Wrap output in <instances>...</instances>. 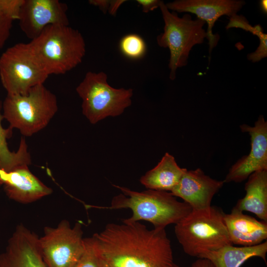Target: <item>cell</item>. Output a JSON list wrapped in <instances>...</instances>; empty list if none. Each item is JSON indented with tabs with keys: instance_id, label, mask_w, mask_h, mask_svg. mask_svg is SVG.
Wrapping results in <instances>:
<instances>
[{
	"instance_id": "cell-25",
	"label": "cell",
	"mask_w": 267,
	"mask_h": 267,
	"mask_svg": "<svg viewBox=\"0 0 267 267\" xmlns=\"http://www.w3.org/2000/svg\"><path fill=\"white\" fill-rule=\"evenodd\" d=\"M13 21L0 9V49L10 35Z\"/></svg>"
},
{
	"instance_id": "cell-22",
	"label": "cell",
	"mask_w": 267,
	"mask_h": 267,
	"mask_svg": "<svg viewBox=\"0 0 267 267\" xmlns=\"http://www.w3.org/2000/svg\"><path fill=\"white\" fill-rule=\"evenodd\" d=\"M74 267H105L92 235L84 238V250Z\"/></svg>"
},
{
	"instance_id": "cell-17",
	"label": "cell",
	"mask_w": 267,
	"mask_h": 267,
	"mask_svg": "<svg viewBox=\"0 0 267 267\" xmlns=\"http://www.w3.org/2000/svg\"><path fill=\"white\" fill-rule=\"evenodd\" d=\"M245 190V196L234 208L241 212H251L267 222V170L258 171L249 176Z\"/></svg>"
},
{
	"instance_id": "cell-10",
	"label": "cell",
	"mask_w": 267,
	"mask_h": 267,
	"mask_svg": "<svg viewBox=\"0 0 267 267\" xmlns=\"http://www.w3.org/2000/svg\"><path fill=\"white\" fill-rule=\"evenodd\" d=\"M67 9L58 0H24L18 20L20 28L32 40L49 25H69Z\"/></svg>"
},
{
	"instance_id": "cell-4",
	"label": "cell",
	"mask_w": 267,
	"mask_h": 267,
	"mask_svg": "<svg viewBox=\"0 0 267 267\" xmlns=\"http://www.w3.org/2000/svg\"><path fill=\"white\" fill-rule=\"evenodd\" d=\"M224 213L210 206L194 210L175 226L176 237L184 252L199 257L207 252L232 245L224 220Z\"/></svg>"
},
{
	"instance_id": "cell-12",
	"label": "cell",
	"mask_w": 267,
	"mask_h": 267,
	"mask_svg": "<svg viewBox=\"0 0 267 267\" xmlns=\"http://www.w3.org/2000/svg\"><path fill=\"white\" fill-rule=\"evenodd\" d=\"M170 10L192 13L207 24L209 54L218 42L219 36L213 33L215 22L221 16L235 15L245 4L242 0H176L165 3Z\"/></svg>"
},
{
	"instance_id": "cell-6",
	"label": "cell",
	"mask_w": 267,
	"mask_h": 267,
	"mask_svg": "<svg viewBox=\"0 0 267 267\" xmlns=\"http://www.w3.org/2000/svg\"><path fill=\"white\" fill-rule=\"evenodd\" d=\"M159 8L164 27L163 32L157 37V43L159 46L169 49V78L174 80L177 70L187 64L192 47L207 39V31L204 28L206 22L198 18L193 19L189 13L179 17L177 12H171L163 1Z\"/></svg>"
},
{
	"instance_id": "cell-26",
	"label": "cell",
	"mask_w": 267,
	"mask_h": 267,
	"mask_svg": "<svg viewBox=\"0 0 267 267\" xmlns=\"http://www.w3.org/2000/svg\"><path fill=\"white\" fill-rule=\"evenodd\" d=\"M259 38L260 44L257 49L247 55L248 59L253 62H259L267 56V35L264 33Z\"/></svg>"
},
{
	"instance_id": "cell-31",
	"label": "cell",
	"mask_w": 267,
	"mask_h": 267,
	"mask_svg": "<svg viewBox=\"0 0 267 267\" xmlns=\"http://www.w3.org/2000/svg\"><path fill=\"white\" fill-rule=\"evenodd\" d=\"M260 6L261 10L265 13H267V0H262L260 2Z\"/></svg>"
},
{
	"instance_id": "cell-16",
	"label": "cell",
	"mask_w": 267,
	"mask_h": 267,
	"mask_svg": "<svg viewBox=\"0 0 267 267\" xmlns=\"http://www.w3.org/2000/svg\"><path fill=\"white\" fill-rule=\"evenodd\" d=\"M224 220L232 245L252 246L267 238V222L258 221L234 208L224 214Z\"/></svg>"
},
{
	"instance_id": "cell-8",
	"label": "cell",
	"mask_w": 267,
	"mask_h": 267,
	"mask_svg": "<svg viewBox=\"0 0 267 267\" xmlns=\"http://www.w3.org/2000/svg\"><path fill=\"white\" fill-rule=\"evenodd\" d=\"M49 76L30 43H18L0 56V79L8 94H27Z\"/></svg>"
},
{
	"instance_id": "cell-20",
	"label": "cell",
	"mask_w": 267,
	"mask_h": 267,
	"mask_svg": "<svg viewBox=\"0 0 267 267\" xmlns=\"http://www.w3.org/2000/svg\"><path fill=\"white\" fill-rule=\"evenodd\" d=\"M2 103L0 100V169L10 171L21 166H29L31 164V155L24 137L21 138L19 146L16 152H11L8 147L7 139L11 136L12 129L9 127L4 129L1 121L4 119L1 114Z\"/></svg>"
},
{
	"instance_id": "cell-24",
	"label": "cell",
	"mask_w": 267,
	"mask_h": 267,
	"mask_svg": "<svg viewBox=\"0 0 267 267\" xmlns=\"http://www.w3.org/2000/svg\"><path fill=\"white\" fill-rule=\"evenodd\" d=\"M24 0H0V9L13 21L18 20Z\"/></svg>"
},
{
	"instance_id": "cell-30",
	"label": "cell",
	"mask_w": 267,
	"mask_h": 267,
	"mask_svg": "<svg viewBox=\"0 0 267 267\" xmlns=\"http://www.w3.org/2000/svg\"><path fill=\"white\" fill-rule=\"evenodd\" d=\"M191 267H216L215 266L207 259L198 258L191 265Z\"/></svg>"
},
{
	"instance_id": "cell-14",
	"label": "cell",
	"mask_w": 267,
	"mask_h": 267,
	"mask_svg": "<svg viewBox=\"0 0 267 267\" xmlns=\"http://www.w3.org/2000/svg\"><path fill=\"white\" fill-rule=\"evenodd\" d=\"M224 183L205 175L200 168L187 170L171 193L181 198L192 209H204L211 206L214 196Z\"/></svg>"
},
{
	"instance_id": "cell-3",
	"label": "cell",
	"mask_w": 267,
	"mask_h": 267,
	"mask_svg": "<svg viewBox=\"0 0 267 267\" xmlns=\"http://www.w3.org/2000/svg\"><path fill=\"white\" fill-rule=\"evenodd\" d=\"M29 43L49 75L65 74L80 64L86 54L82 34L69 25H49Z\"/></svg>"
},
{
	"instance_id": "cell-13",
	"label": "cell",
	"mask_w": 267,
	"mask_h": 267,
	"mask_svg": "<svg viewBox=\"0 0 267 267\" xmlns=\"http://www.w3.org/2000/svg\"><path fill=\"white\" fill-rule=\"evenodd\" d=\"M0 267H46L38 236L24 225H18L0 253Z\"/></svg>"
},
{
	"instance_id": "cell-1",
	"label": "cell",
	"mask_w": 267,
	"mask_h": 267,
	"mask_svg": "<svg viewBox=\"0 0 267 267\" xmlns=\"http://www.w3.org/2000/svg\"><path fill=\"white\" fill-rule=\"evenodd\" d=\"M122 222L108 223L93 235L105 267H179L165 228Z\"/></svg>"
},
{
	"instance_id": "cell-5",
	"label": "cell",
	"mask_w": 267,
	"mask_h": 267,
	"mask_svg": "<svg viewBox=\"0 0 267 267\" xmlns=\"http://www.w3.org/2000/svg\"><path fill=\"white\" fill-rule=\"evenodd\" d=\"M2 108L9 127L18 129L23 137L45 128L58 109L56 96L44 84L32 88L26 95L7 94Z\"/></svg>"
},
{
	"instance_id": "cell-21",
	"label": "cell",
	"mask_w": 267,
	"mask_h": 267,
	"mask_svg": "<svg viewBox=\"0 0 267 267\" xmlns=\"http://www.w3.org/2000/svg\"><path fill=\"white\" fill-rule=\"evenodd\" d=\"M121 53L126 57L137 60L142 58L146 51V44L143 39L134 33L123 37L119 43Z\"/></svg>"
},
{
	"instance_id": "cell-15",
	"label": "cell",
	"mask_w": 267,
	"mask_h": 267,
	"mask_svg": "<svg viewBox=\"0 0 267 267\" xmlns=\"http://www.w3.org/2000/svg\"><path fill=\"white\" fill-rule=\"evenodd\" d=\"M0 184L9 199L23 204L35 202L52 192L50 187L30 171L28 166H19L9 172L0 169Z\"/></svg>"
},
{
	"instance_id": "cell-18",
	"label": "cell",
	"mask_w": 267,
	"mask_h": 267,
	"mask_svg": "<svg viewBox=\"0 0 267 267\" xmlns=\"http://www.w3.org/2000/svg\"><path fill=\"white\" fill-rule=\"evenodd\" d=\"M186 170L180 168L174 157L166 152L154 168L140 178V182L147 189L171 192Z\"/></svg>"
},
{
	"instance_id": "cell-11",
	"label": "cell",
	"mask_w": 267,
	"mask_h": 267,
	"mask_svg": "<svg viewBox=\"0 0 267 267\" xmlns=\"http://www.w3.org/2000/svg\"><path fill=\"white\" fill-rule=\"evenodd\" d=\"M240 127L250 136L251 150L230 167L224 182H242L257 171L267 170V122L261 115L254 126L243 124Z\"/></svg>"
},
{
	"instance_id": "cell-2",
	"label": "cell",
	"mask_w": 267,
	"mask_h": 267,
	"mask_svg": "<svg viewBox=\"0 0 267 267\" xmlns=\"http://www.w3.org/2000/svg\"><path fill=\"white\" fill-rule=\"evenodd\" d=\"M122 193L114 196L109 206L97 207L103 209H129L130 218L123 222H134L145 221L151 223L154 228H165L176 224L192 210L185 202L178 201L171 192L152 189L138 192L127 187L114 185Z\"/></svg>"
},
{
	"instance_id": "cell-27",
	"label": "cell",
	"mask_w": 267,
	"mask_h": 267,
	"mask_svg": "<svg viewBox=\"0 0 267 267\" xmlns=\"http://www.w3.org/2000/svg\"><path fill=\"white\" fill-rule=\"evenodd\" d=\"M136 2L141 6L144 13H148L159 7L162 0H136Z\"/></svg>"
},
{
	"instance_id": "cell-7",
	"label": "cell",
	"mask_w": 267,
	"mask_h": 267,
	"mask_svg": "<svg viewBox=\"0 0 267 267\" xmlns=\"http://www.w3.org/2000/svg\"><path fill=\"white\" fill-rule=\"evenodd\" d=\"M76 90L82 99L83 114L92 124L108 117H117L131 106L132 89H116L104 72H88Z\"/></svg>"
},
{
	"instance_id": "cell-9",
	"label": "cell",
	"mask_w": 267,
	"mask_h": 267,
	"mask_svg": "<svg viewBox=\"0 0 267 267\" xmlns=\"http://www.w3.org/2000/svg\"><path fill=\"white\" fill-rule=\"evenodd\" d=\"M79 222L71 226L63 220L55 227H45L39 245L46 267H74L84 250V238Z\"/></svg>"
},
{
	"instance_id": "cell-19",
	"label": "cell",
	"mask_w": 267,
	"mask_h": 267,
	"mask_svg": "<svg viewBox=\"0 0 267 267\" xmlns=\"http://www.w3.org/2000/svg\"><path fill=\"white\" fill-rule=\"evenodd\" d=\"M267 241L252 246H225L217 250L207 252L199 258L210 260L216 267H240L249 259L259 257L266 262Z\"/></svg>"
},
{
	"instance_id": "cell-28",
	"label": "cell",
	"mask_w": 267,
	"mask_h": 267,
	"mask_svg": "<svg viewBox=\"0 0 267 267\" xmlns=\"http://www.w3.org/2000/svg\"><path fill=\"white\" fill-rule=\"evenodd\" d=\"M89 3L98 7L104 14H106L108 11L110 0H89Z\"/></svg>"
},
{
	"instance_id": "cell-23",
	"label": "cell",
	"mask_w": 267,
	"mask_h": 267,
	"mask_svg": "<svg viewBox=\"0 0 267 267\" xmlns=\"http://www.w3.org/2000/svg\"><path fill=\"white\" fill-rule=\"evenodd\" d=\"M232 27L241 28L252 33L257 36H258L261 32L263 31L260 25H258L253 27L249 24L245 17L237 14L230 18L226 28L228 29Z\"/></svg>"
},
{
	"instance_id": "cell-29",
	"label": "cell",
	"mask_w": 267,
	"mask_h": 267,
	"mask_svg": "<svg viewBox=\"0 0 267 267\" xmlns=\"http://www.w3.org/2000/svg\"><path fill=\"white\" fill-rule=\"evenodd\" d=\"M127 0H110V6L108 12L112 16H115L120 6Z\"/></svg>"
}]
</instances>
